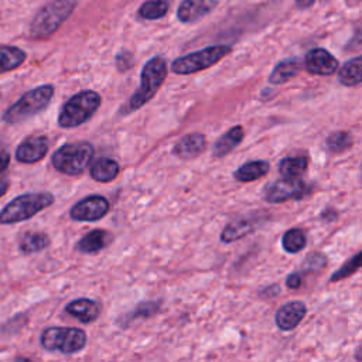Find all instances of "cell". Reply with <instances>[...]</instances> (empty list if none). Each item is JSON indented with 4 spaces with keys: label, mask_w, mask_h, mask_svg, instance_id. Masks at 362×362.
I'll use <instances>...</instances> for the list:
<instances>
[{
    "label": "cell",
    "mask_w": 362,
    "mask_h": 362,
    "mask_svg": "<svg viewBox=\"0 0 362 362\" xmlns=\"http://www.w3.org/2000/svg\"><path fill=\"white\" fill-rule=\"evenodd\" d=\"M167 74H168V65L163 57L156 55L151 59H148L144 64L140 74V86L130 96L127 106L124 107V112L130 113V112L139 110L146 103H148L161 88L163 82L167 78Z\"/></svg>",
    "instance_id": "1"
},
{
    "label": "cell",
    "mask_w": 362,
    "mask_h": 362,
    "mask_svg": "<svg viewBox=\"0 0 362 362\" xmlns=\"http://www.w3.org/2000/svg\"><path fill=\"white\" fill-rule=\"evenodd\" d=\"M102 105V96L96 90H81L71 96L58 115V124L64 129H74L88 122Z\"/></svg>",
    "instance_id": "2"
},
{
    "label": "cell",
    "mask_w": 362,
    "mask_h": 362,
    "mask_svg": "<svg viewBox=\"0 0 362 362\" xmlns=\"http://www.w3.org/2000/svg\"><path fill=\"white\" fill-rule=\"evenodd\" d=\"M54 92L55 88L52 85H41L25 92L4 110L3 120L8 124H16L35 116L49 105Z\"/></svg>",
    "instance_id": "3"
},
{
    "label": "cell",
    "mask_w": 362,
    "mask_h": 362,
    "mask_svg": "<svg viewBox=\"0 0 362 362\" xmlns=\"http://www.w3.org/2000/svg\"><path fill=\"white\" fill-rule=\"evenodd\" d=\"M55 197L51 192H28L11 199L0 211V225H13L31 219L38 212L51 206Z\"/></svg>",
    "instance_id": "4"
},
{
    "label": "cell",
    "mask_w": 362,
    "mask_h": 362,
    "mask_svg": "<svg viewBox=\"0 0 362 362\" xmlns=\"http://www.w3.org/2000/svg\"><path fill=\"white\" fill-rule=\"evenodd\" d=\"M95 148L89 141L65 143L51 157L52 167L65 175H79L90 164Z\"/></svg>",
    "instance_id": "5"
},
{
    "label": "cell",
    "mask_w": 362,
    "mask_h": 362,
    "mask_svg": "<svg viewBox=\"0 0 362 362\" xmlns=\"http://www.w3.org/2000/svg\"><path fill=\"white\" fill-rule=\"evenodd\" d=\"M75 6L76 0H54L44 6L31 21L30 37L44 40L52 35L71 16Z\"/></svg>",
    "instance_id": "6"
},
{
    "label": "cell",
    "mask_w": 362,
    "mask_h": 362,
    "mask_svg": "<svg viewBox=\"0 0 362 362\" xmlns=\"http://www.w3.org/2000/svg\"><path fill=\"white\" fill-rule=\"evenodd\" d=\"M86 332L75 327H49L41 332L40 342L47 351H58L61 354H76L86 345Z\"/></svg>",
    "instance_id": "7"
},
{
    "label": "cell",
    "mask_w": 362,
    "mask_h": 362,
    "mask_svg": "<svg viewBox=\"0 0 362 362\" xmlns=\"http://www.w3.org/2000/svg\"><path fill=\"white\" fill-rule=\"evenodd\" d=\"M230 51L232 49L228 45H211L174 59L171 64V71L177 75L197 74L214 66L226 55H229Z\"/></svg>",
    "instance_id": "8"
},
{
    "label": "cell",
    "mask_w": 362,
    "mask_h": 362,
    "mask_svg": "<svg viewBox=\"0 0 362 362\" xmlns=\"http://www.w3.org/2000/svg\"><path fill=\"white\" fill-rule=\"evenodd\" d=\"M310 191L311 185L301 178L283 177L267 187L264 199L270 204H280L290 199H301L308 195Z\"/></svg>",
    "instance_id": "9"
},
{
    "label": "cell",
    "mask_w": 362,
    "mask_h": 362,
    "mask_svg": "<svg viewBox=\"0 0 362 362\" xmlns=\"http://www.w3.org/2000/svg\"><path fill=\"white\" fill-rule=\"evenodd\" d=\"M110 209V202L102 195H89L74 204L69 216L78 222H95L102 219Z\"/></svg>",
    "instance_id": "10"
},
{
    "label": "cell",
    "mask_w": 362,
    "mask_h": 362,
    "mask_svg": "<svg viewBox=\"0 0 362 362\" xmlns=\"http://www.w3.org/2000/svg\"><path fill=\"white\" fill-rule=\"evenodd\" d=\"M304 68L311 75L329 76L338 69V61L327 49L314 48L305 54Z\"/></svg>",
    "instance_id": "11"
},
{
    "label": "cell",
    "mask_w": 362,
    "mask_h": 362,
    "mask_svg": "<svg viewBox=\"0 0 362 362\" xmlns=\"http://www.w3.org/2000/svg\"><path fill=\"white\" fill-rule=\"evenodd\" d=\"M48 147L49 140L47 136H28L18 144L16 150V158L23 164L41 161L48 153Z\"/></svg>",
    "instance_id": "12"
},
{
    "label": "cell",
    "mask_w": 362,
    "mask_h": 362,
    "mask_svg": "<svg viewBox=\"0 0 362 362\" xmlns=\"http://www.w3.org/2000/svg\"><path fill=\"white\" fill-rule=\"evenodd\" d=\"M307 314V307L303 301L294 300L284 303L276 313V325L281 331H291L303 321Z\"/></svg>",
    "instance_id": "13"
},
{
    "label": "cell",
    "mask_w": 362,
    "mask_h": 362,
    "mask_svg": "<svg viewBox=\"0 0 362 362\" xmlns=\"http://www.w3.org/2000/svg\"><path fill=\"white\" fill-rule=\"evenodd\" d=\"M205 147L206 139L202 133H189L174 144L173 154L180 160H194L202 154Z\"/></svg>",
    "instance_id": "14"
},
{
    "label": "cell",
    "mask_w": 362,
    "mask_h": 362,
    "mask_svg": "<svg viewBox=\"0 0 362 362\" xmlns=\"http://www.w3.org/2000/svg\"><path fill=\"white\" fill-rule=\"evenodd\" d=\"M259 225L257 216L253 215H245L240 218H236L230 221L221 233V240L223 243H232L239 239H243L249 233H252Z\"/></svg>",
    "instance_id": "15"
},
{
    "label": "cell",
    "mask_w": 362,
    "mask_h": 362,
    "mask_svg": "<svg viewBox=\"0 0 362 362\" xmlns=\"http://www.w3.org/2000/svg\"><path fill=\"white\" fill-rule=\"evenodd\" d=\"M216 4L218 0H184L177 10V17L182 23H194L209 14Z\"/></svg>",
    "instance_id": "16"
},
{
    "label": "cell",
    "mask_w": 362,
    "mask_h": 362,
    "mask_svg": "<svg viewBox=\"0 0 362 362\" xmlns=\"http://www.w3.org/2000/svg\"><path fill=\"white\" fill-rule=\"evenodd\" d=\"M65 311L83 324L93 322L100 315V305L90 298H76L65 305Z\"/></svg>",
    "instance_id": "17"
},
{
    "label": "cell",
    "mask_w": 362,
    "mask_h": 362,
    "mask_svg": "<svg viewBox=\"0 0 362 362\" xmlns=\"http://www.w3.org/2000/svg\"><path fill=\"white\" fill-rule=\"evenodd\" d=\"M243 137H245V129L240 124H235L215 141L212 157L214 158L225 157L242 143Z\"/></svg>",
    "instance_id": "18"
},
{
    "label": "cell",
    "mask_w": 362,
    "mask_h": 362,
    "mask_svg": "<svg viewBox=\"0 0 362 362\" xmlns=\"http://www.w3.org/2000/svg\"><path fill=\"white\" fill-rule=\"evenodd\" d=\"M112 240H113V236L107 230L93 229L79 239V242L76 243V250L85 255L96 253L105 249L106 246H109Z\"/></svg>",
    "instance_id": "19"
},
{
    "label": "cell",
    "mask_w": 362,
    "mask_h": 362,
    "mask_svg": "<svg viewBox=\"0 0 362 362\" xmlns=\"http://www.w3.org/2000/svg\"><path fill=\"white\" fill-rule=\"evenodd\" d=\"M270 170V164L266 160H253L240 165L233 173V178L238 182H252L264 177Z\"/></svg>",
    "instance_id": "20"
},
{
    "label": "cell",
    "mask_w": 362,
    "mask_h": 362,
    "mask_svg": "<svg viewBox=\"0 0 362 362\" xmlns=\"http://www.w3.org/2000/svg\"><path fill=\"white\" fill-rule=\"evenodd\" d=\"M120 173V165L112 158H99L96 160L89 170L90 177L98 182H110Z\"/></svg>",
    "instance_id": "21"
},
{
    "label": "cell",
    "mask_w": 362,
    "mask_h": 362,
    "mask_svg": "<svg viewBox=\"0 0 362 362\" xmlns=\"http://www.w3.org/2000/svg\"><path fill=\"white\" fill-rule=\"evenodd\" d=\"M300 69H301V65L297 58L283 59L274 66V69L269 75V82L273 85H281V83L290 81L291 78L297 76Z\"/></svg>",
    "instance_id": "22"
},
{
    "label": "cell",
    "mask_w": 362,
    "mask_h": 362,
    "mask_svg": "<svg viewBox=\"0 0 362 362\" xmlns=\"http://www.w3.org/2000/svg\"><path fill=\"white\" fill-rule=\"evenodd\" d=\"M338 81L348 88L359 85L362 81V58L355 57L346 61L338 71Z\"/></svg>",
    "instance_id": "23"
},
{
    "label": "cell",
    "mask_w": 362,
    "mask_h": 362,
    "mask_svg": "<svg viewBox=\"0 0 362 362\" xmlns=\"http://www.w3.org/2000/svg\"><path fill=\"white\" fill-rule=\"evenodd\" d=\"M49 243H51V239L44 232H25L20 238L18 247L23 253L31 255V253H37L47 249Z\"/></svg>",
    "instance_id": "24"
},
{
    "label": "cell",
    "mask_w": 362,
    "mask_h": 362,
    "mask_svg": "<svg viewBox=\"0 0 362 362\" xmlns=\"http://www.w3.org/2000/svg\"><path fill=\"white\" fill-rule=\"evenodd\" d=\"M25 52L13 45H0V74L18 68L25 61Z\"/></svg>",
    "instance_id": "25"
},
{
    "label": "cell",
    "mask_w": 362,
    "mask_h": 362,
    "mask_svg": "<svg viewBox=\"0 0 362 362\" xmlns=\"http://www.w3.org/2000/svg\"><path fill=\"white\" fill-rule=\"evenodd\" d=\"M308 168V160L304 156L286 157L279 163V171L287 178H300Z\"/></svg>",
    "instance_id": "26"
},
{
    "label": "cell",
    "mask_w": 362,
    "mask_h": 362,
    "mask_svg": "<svg viewBox=\"0 0 362 362\" xmlns=\"http://www.w3.org/2000/svg\"><path fill=\"white\" fill-rule=\"evenodd\" d=\"M354 146V136L349 132L345 130H338L332 132L327 139H325V147L328 151L338 154L342 151L349 150Z\"/></svg>",
    "instance_id": "27"
},
{
    "label": "cell",
    "mask_w": 362,
    "mask_h": 362,
    "mask_svg": "<svg viewBox=\"0 0 362 362\" xmlns=\"http://www.w3.org/2000/svg\"><path fill=\"white\" fill-rule=\"evenodd\" d=\"M307 245V238L303 229L291 228L281 238V246L287 253H298Z\"/></svg>",
    "instance_id": "28"
},
{
    "label": "cell",
    "mask_w": 362,
    "mask_h": 362,
    "mask_svg": "<svg viewBox=\"0 0 362 362\" xmlns=\"http://www.w3.org/2000/svg\"><path fill=\"white\" fill-rule=\"evenodd\" d=\"M171 0H148L139 8V16L144 20H157L167 14Z\"/></svg>",
    "instance_id": "29"
},
{
    "label": "cell",
    "mask_w": 362,
    "mask_h": 362,
    "mask_svg": "<svg viewBox=\"0 0 362 362\" xmlns=\"http://www.w3.org/2000/svg\"><path fill=\"white\" fill-rule=\"evenodd\" d=\"M361 266V252L355 253L352 257H349L339 269H337L332 276L329 277V281H338V280H342L351 274H354Z\"/></svg>",
    "instance_id": "30"
},
{
    "label": "cell",
    "mask_w": 362,
    "mask_h": 362,
    "mask_svg": "<svg viewBox=\"0 0 362 362\" xmlns=\"http://www.w3.org/2000/svg\"><path fill=\"white\" fill-rule=\"evenodd\" d=\"M325 266H327V256L321 252H313L305 257V260L301 266V272L303 273H314V272L324 269Z\"/></svg>",
    "instance_id": "31"
},
{
    "label": "cell",
    "mask_w": 362,
    "mask_h": 362,
    "mask_svg": "<svg viewBox=\"0 0 362 362\" xmlns=\"http://www.w3.org/2000/svg\"><path fill=\"white\" fill-rule=\"evenodd\" d=\"M158 310H160V303H158V301H144V303H140V304L126 317V320H134V318H139V317L147 318V317L154 315Z\"/></svg>",
    "instance_id": "32"
},
{
    "label": "cell",
    "mask_w": 362,
    "mask_h": 362,
    "mask_svg": "<svg viewBox=\"0 0 362 362\" xmlns=\"http://www.w3.org/2000/svg\"><path fill=\"white\" fill-rule=\"evenodd\" d=\"M133 64H134L133 55L130 52H127V51L120 52L117 55V58H116V65H117L119 71H127V69H130L133 66Z\"/></svg>",
    "instance_id": "33"
},
{
    "label": "cell",
    "mask_w": 362,
    "mask_h": 362,
    "mask_svg": "<svg viewBox=\"0 0 362 362\" xmlns=\"http://www.w3.org/2000/svg\"><path fill=\"white\" fill-rule=\"evenodd\" d=\"M303 284V274L298 272H293L286 279V286L288 288H298Z\"/></svg>",
    "instance_id": "34"
},
{
    "label": "cell",
    "mask_w": 362,
    "mask_h": 362,
    "mask_svg": "<svg viewBox=\"0 0 362 362\" xmlns=\"http://www.w3.org/2000/svg\"><path fill=\"white\" fill-rule=\"evenodd\" d=\"M10 165V154L4 147H0V174Z\"/></svg>",
    "instance_id": "35"
},
{
    "label": "cell",
    "mask_w": 362,
    "mask_h": 362,
    "mask_svg": "<svg viewBox=\"0 0 362 362\" xmlns=\"http://www.w3.org/2000/svg\"><path fill=\"white\" fill-rule=\"evenodd\" d=\"M320 218H321L322 221H325V222H331V221H335V219L338 218V214H337V211H334V209H331V208H327V209H324V211L321 212Z\"/></svg>",
    "instance_id": "36"
},
{
    "label": "cell",
    "mask_w": 362,
    "mask_h": 362,
    "mask_svg": "<svg viewBox=\"0 0 362 362\" xmlns=\"http://www.w3.org/2000/svg\"><path fill=\"white\" fill-rule=\"evenodd\" d=\"M8 185H10L8 180H6V178H1V177H0V197H3V195L6 194V191L8 189Z\"/></svg>",
    "instance_id": "37"
},
{
    "label": "cell",
    "mask_w": 362,
    "mask_h": 362,
    "mask_svg": "<svg viewBox=\"0 0 362 362\" xmlns=\"http://www.w3.org/2000/svg\"><path fill=\"white\" fill-rule=\"evenodd\" d=\"M314 1H315V0H296L297 6H298L300 8H308V7H311V6L314 4Z\"/></svg>",
    "instance_id": "38"
}]
</instances>
